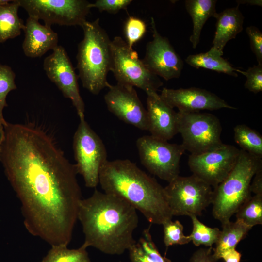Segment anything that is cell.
Segmentation results:
<instances>
[{
  "label": "cell",
  "mask_w": 262,
  "mask_h": 262,
  "mask_svg": "<svg viewBox=\"0 0 262 262\" xmlns=\"http://www.w3.org/2000/svg\"><path fill=\"white\" fill-rule=\"evenodd\" d=\"M4 127L0 162L21 203L24 226L51 246H68L82 199L75 164L40 128Z\"/></svg>",
  "instance_id": "6da1fadb"
},
{
  "label": "cell",
  "mask_w": 262,
  "mask_h": 262,
  "mask_svg": "<svg viewBox=\"0 0 262 262\" xmlns=\"http://www.w3.org/2000/svg\"><path fill=\"white\" fill-rule=\"evenodd\" d=\"M77 219L82 226L85 248L93 247L110 255H120L135 243L138 226L137 210L116 196L95 189L82 199Z\"/></svg>",
  "instance_id": "7a4b0ae2"
},
{
  "label": "cell",
  "mask_w": 262,
  "mask_h": 262,
  "mask_svg": "<svg viewBox=\"0 0 262 262\" xmlns=\"http://www.w3.org/2000/svg\"><path fill=\"white\" fill-rule=\"evenodd\" d=\"M99 183L105 193L124 199L151 224L162 225L173 216L164 188L129 160H107Z\"/></svg>",
  "instance_id": "3957f363"
},
{
  "label": "cell",
  "mask_w": 262,
  "mask_h": 262,
  "mask_svg": "<svg viewBox=\"0 0 262 262\" xmlns=\"http://www.w3.org/2000/svg\"><path fill=\"white\" fill-rule=\"evenodd\" d=\"M83 38L76 56L78 77L82 86L97 95L107 87V76L111 64V41L100 26L99 19L85 21L81 27Z\"/></svg>",
  "instance_id": "277c9868"
},
{
  "label": "cell",
  "mask_w": 262,
  "mask_h": 262,
  "mask_svg": "<svg viewBox=\"0 0 262 262\" xmlns=\"http://www.w3.org/2000/svg\"><path fill=\"white\" fill-rule=\"evenodd\" d=\"M262 168V159L240 149L237 162L227 177L213 190L212 213L221 224L230 221L251 195L254 175Z\"/></svg>",
  "instance_id": "5b68a950"
},
{
  "label": "cell",
  "mask_w": 262,
  "mask_h": 262,
  "mask_svg": "<svg viewBox=\"0 0 262 262\" xmlns=\"http://www.w3.org/2000/svg\"><path fill=\"white\" fill-rule=\"evenodd\" d=\"M111 71L118 83L136 87L146 93L156 91L163 85L158 76L153 74L120 36L111 41Z\"/></svg>",
  "instance_id": "8992f818"
},
{
  "label": "cell",
  "mask_w": 262,
  "mask_h": 262,
  "mask_svg": "<svg viewBox=\"0 0 262 262\" xmlns=\"http://www.w3.org/2000/svg\"><path fill=\"white\" fill-rule=\"evenodd\" d=\"M178 131L182 139L181 145L191 154L196 155L217 148L222 127L218 118L208 113L178 111Z\"/></svg>",
  "instance_id": "52a82bcc"
},
{
  "label": "cell",
  "mask_w": 262,
  "mask_h": 262,
  "mask_svg": "<svg viewBox=\"0 0 262 262\" xmlns=\"http://www.w3.org/2000/svg\"><path fill=\"white\" fill-rule=\"evenodd\" d=\"M164 188L173 216H199L212 203V187L193 174L179 175Z\"/></svg>",
  "instance_id": "ba28073f"
},
{
  "label": "cell",
  "mask_w": 262,
  "mask_h": 262,
  "mask_svg": "<svg viewBox=\"0 0 262 262\" xmlns=\"http://www.w3.org/2000/svg\"><path fill=\"white\" fill-rule=\"evenodd\" d=\"M73 148L77 173L82 176L87 187H96L100 169L108 160L107 154L102 140L85 118L80 119L73 137Z\"/></svg>",
  "instance_id": "9c48e42d"
},
{
  "label": "cell",
  "mask_w": 262,
  "mask_h": 262,
  "mask_svg": "<svg viewBox=\"0 0 262 262\" xmlns=\"http://www.w3.org/2000/svg\"><path fill=\"white\" fill-rule=\"evenodd\" d=\"M136 146L141 164L150 173L168 182L179 175L180 159L185 151L181 144L150 135L138 138Z\"/></svg>",
  "instance_id": "30bf717a"
},
{
  "label": "cell",
  "mask_w": 262,
  "mask_h": 262,
  "mask_svg": "<svg viewBox=\"0 0 262 262\" xmlns=\"http://www.w3.org/2000/svg\"><path fill=\"white\" fill-rule=\"evenodd\" d=\"M29 16L45 25L82 27L86 21L90 2L85 0H19Z\"/></svg>",
  "instance_id": "8fae6325"
},
{
  "label": "cell",
  "mask_w": 262,
  "mask_h": 262,
  "mask_svg": "<svg viewBox=\"0 0 262 262\" xmlns=\"http://www.w3.org/2000/svg\"><path fill=\"white\" fill-rule=\"evenodd\" d=\"M240 151L234 146L223 144L202 153L190 154L188 164L193 175L215 188L232 170Z\"/></svg>",
  "instance_id": "7c38bea8"
},
{
  "label": "cell",
  "mask_w": 262,
  "mask_h": 262,
  "mask_svg": "<svg viewBox=\"0 0 262 262\" xmlns=\"http://www.w3.org/2000/svg\"><path fill=\"white\" fill-rule=\"evenodd\" d=\"M46 57L43 68L48 78L70 99L80 118H84L85 105L80 93L77 76L65 49L58 45Z\"/></svg>",
  "instance_id": "4fadbf2b"
},
{
  "label": "cell",
  "mask_w": 262,
  "mask_h": 262,
  "mask_svg": "<svg viewBox=\"0 0 262 262\" xmlns=\"http://www.w3.org/2000/svg\"><path fill=\"white\" fill-rule=\"evenodd\" d=\"M104 99L109 111L118 118L142 131H148L147 111L133 87L108 83Z\"/></svg>",
  "instance_id": "5bb4252c"
},
{
  "label": "cell",
  "mask_w": 262,
  "mask_h": 262,
  "mask_svg": "<svg viewBox=\"0 0 262 262\" xmlns=\"http://www.w3.org/2000/svg\"><path fill=\"white\" fill-rule=\"evenodd\" d=\"M153 39L146 45L143 61L154 74L168 81L179 78L183 62L177 53L168 39L159 33L154 19L151 18Z\"/></svg>",
  "instance_id": "9a60e30c"
},
{
  "label": "cell",
  "mask_w": 262,
  "mask_h": 262,
  "mask_svg": "<svg viewBox=\"0 0 262 262\" xmlns=\"http://www.w3.org/2000/svg\"><path fill=\"white\" fill-rule=\"evenodd\" d=\"M160 96L169 106L178 108L180 112H196L222 108L236 109L214 93L199 88H164Z\"/></svg>",
  "instance_id": "2e32d148"
},
{
  "label": "cell",
  "mask_w": 262,
  "mask_h": 262,
  "mask_svg": "<svg viewBox=\"0 0 262 262\" xmlns=\"http://www.w3.org/2000/svg\"><path fill=\"white\" fill-rule=\"evenodd\" d=\"M146 94L148 131L153 137L166 141L171 139L178 133L177 112L156 91H148Z\"/></svg>",
  "instance_id": "e0dca14e"
},
{
  "label": "cell",
  "mask_w": 262,
  "mask_h": 262,
  "mask_svg": "<svg viewBox=\"0 0 262 262\" xmlns=\"http://www.w3.org/2000/svg\"><path fill=\"white\" fill-rule=\"evenodd\" d=\"M25 37L22 49L25 55L31 58L40 57L58 46L57 33L51 26L41 24L39 20L29 16L23 30Z\"/></svg>",
  "instance_id": "ac0fdd59"
},
{
  "label": "cell",
  "mask_w": 262,
  "mask_h": 262,
  "mask_svg": "<svg viewBox=\"0 0 262 262\" xmlns=\"http://www.w3.org/2000/svg\"><path fill=\"white\" fill-rule=\"evenodd\" d=\"M214 17L217 21L212 48L223 55L227 43L235 38L243 30L244 17L238 5L217 13Z\"/></svg>",
  "instance_id": "d6986e66"
},
{
  "label": "cell",
  "mask_w": 262,
  "mask_h": 262,
  "mask_svg": "<svg viewBox=\"0 0 262 262\" xmlns=\"http://www.w3.org/2000/svg\"><path fill=\"white\" fill-rule=\"evenodd\" d=\"M215 0H186L185 5L186 11L191 16L193 25V32L190 41L193 49H196L200 41L203 27L210 17H214L216 11Z\"/></svg>",
  "instance_id": "ffe728a7"
},
{
  "label": "cell",
  "mask_w": 262,
  "mask_h": 262,
  "mask_svg": "<svg viewBox=\"0 0 262 262\" xmlns=\"http://www.w3.org/2000/svg\"><path fill=\"white\" fill-rule=\"evenodd\" d=\"M222 56L217 50L211 47L206 52L189 55L185 62L196 68L210 69L233 77H237L238 72L242 73L243 70L234 67Z\"/></svg>",
  "instance_id": "44dd1931"
},
{
  "label": "cell",
  "mask_w": 262,
  "mask_h": 262,
  "mask_svg": "<svg viewBox=\"0 0 262 262\" xmlns=\"http://www.w3.org/2000/svg\"><path fill=\"white\" fill-rule=\"evenodd\" d=\"M222 227L215 247L213 249V256L216 261L220 259L224 252L235 248L252 229L237 220L234 222H227L222 224Z\"/></svg>",
  "instance_id": "7402d4cb"
},
{
  "label": "cell",
  "mask_w": 262,
  "mask_h": 262,
  "mask_svg": "<svg viewBox=\"0 0 262 262\" xmlns=\"http://www.w3.org/2000/svg\"><path fill=\"white\" fill-rule=\"evenodd\" d=\"M19 7V0L0 6V43L18 36L24 29L23 20L18 15Z\"/></svg>",
  "instance_id": "603a6c76"
},
{
  "label": "cell",
  "mask_w": 262,
  "mask_h": 262,
  "mask_svg": "<svg viewBox=\"0 0 262 262\" xmlns=\"http://www.w3.org/2000/svg\"><path fill=\"white\" fill-rule=\"evenodd\" d=\"M150 227L143 230L138 240L128 250L131 262H171L159 252L150 232Z\"/></svg>",
  "instance_id": "cb8c5ba5"
},
{
  "label": "cell",
  "mask_w": 262,
  "mask_h": 262,
  "mask_svg": "<svg viewBox=\"0 0 262 262\" xmlns=\"http://www.w3.org/2000/svg\"><path fill=\"white\" fill-rule=\"evenodd\" d=\"M234 139L241 149L254 156L262 158V136L258 131L245 124L234 128Z\"/></svg>",
  "instance_id": "d4e9b609"
},
{
  "label": "cell",
  "mask_w": 262,
  "mask_h": 262,
  "mask_svg": "<svg viewBox=\"0 0 262 262\" xmlns=\"http://www.w3.org/2000/svg\"><path fill=\"white\" fill-rule=\"evenodd\" d=\"M66 245L51 246L47 255L39 262H91L86 248L69 249Z\"/></svg>",
  "instance_id": "484cf974"
},
{
  "label": "cell",
  "mask_w": 262,
  "mask_h": 262,
  "mask_svg": "<svg viewBox=\"0 0 262 262\" xmlns=\"http://www.w3.org/2000/svg\"><path fill=\"white\" fill-rule=\"evenodd\" d=\"M236 220L252 228L262 224V195L248 198L235 213Z\"/></svg>",
  "instance_id": "4316f807"
},
{
  "label": "cell",
  "mask_w": 262,
  "mask_h": 262,
  "mask_svg": "<svg viewBox=\"0 0 262 262\" xmlns=\"http://www.w3.org/2000/svg\"><path fill=\"white\" fill-rule=\"evenodd\" d=\"M193 225V229L188 235L190 241L194 245L198 246L202 245L212 247L216 243L220 230L218 228H211L201 222L196 216L190 217Z\"/></svg>",
  "instance_id": "83f0119b"
},
{
  "label": "cell",
  "mask_w": 262,
  "mask_h": 262,
  "mask_svg": "<svg viewBox=\"0 0 262 262\" xmlns=\"http://www.w3.org/2000/svg\"><path fill=\"white\" fill-rule=\"evenodd\" d=\"M16 74L11 67L0 63V124L5 126L7 122L3 117V109L8 106L6 98L8 93L17 89Z\"/></svg>",
  "instance_id": "f1b7e54d"
},
{
  "label": "cell",
  "mask_w": 262,
  "mask_h": 262,
  "mask_svg": "<svg viewBox=\"0 0 262 262\" xmlns=\"http://www.w3.org/2000/svg\"><path fill=\"white\" fill-rule=\"evenodd\" d=\"M162 225L164 230V243L168 247L175 245H185L191 241L183 233V226L179 220H168Z\"/></svg>",
  "instance_id": "f546056e"
},
{
  "label": "cell",
  "mask_w": 262,
  "mask_h": 262,
  "mask_svg": "<svg viewBox=\"0 0 262 262\" xmlns=\"http://www.w3.org/2000/svg\"><path fill=\"white\" fill-rule=\"evenodd\" d=\"M145 22L139 18L130 16L125 24V33L126 41L130 49H132L134 43L138 41L146 32Z\"/></svg>",
  "instance_id": "4dcf8cb0"
},
{
  "label": "cell",
  "mask_w": 262,
  "mask_h": 262,
  "mask_svg": "<svg viewBox=\"0 0 262 262\" xmlns=\"http://www.w3.org/2000/svg\"><path fill=\"white\" fill-rule=\"evenodd\" d=\"M242 74L245 76L246 80L245 88L255 94L262 91V65L257 64L249 67Z\"/></svg>",
  "instance_id": "1f68e13d"
},
{
  "label": "cell",
  "mask_w": 262,
  "mask_h": 262,
  "mask_svg": "<svg viewBox=\"0 0 262 262\" xmlns=\"http://www.w3.org/2000/svg\"><path fill=\"white\" fill-rule=\"evenodd\" d=\"M132 1L131 0H97L93 3H90L89 7L96 8L100 12L115 14L126 9Z\"/></svg>",
  "instance_id": "d6a6232c"
},
{
  "label": "cell",
  "mask_w": 262,
  "mask_h": 262,
  "mask_svg": "<svg viewBox=\"0 0 262 262\" xmlns=\"http://www.w3.org/2000/svg\"><path fill=\"white\" fill-rule=\"evenodd\" d=\"M250 47L255 54L258 64L262 65V33L256 27L250 26L246 28Z\"/></svg>",
  "instance_id": "836d02e7"
},
{
  "label": "cell",
  "mask_w": 262,
  "mask_h": 262,
  "mask_svg": "<svg viewBox=\"0 0 262 262\" xmlns=\"http://www.w3.org/2000/svg\"><path fill=\"white\" fill-rule=\"evenodd\" d=\"M212 250V247L199 249L194 252L189 262H216Z\"/></svg>",
  "instance_id": "e575fe53"
},
{
  "label": "cell",
  "mask_w": 262,
  "mask_h": 262,
  "mask_svg": "<svg viewBox=\"0 0 262 262\" xmlns=\"http://www.w3.org/2000/svg\"><path fill=\"white\" fill-rule=\"evenodd\" d=\"M250 189L251 192L254 195H262V168H260L253 177Z\"/></svg>",
  "instance_id": "d590c367"
},
{
  "label": "cell",
  "mask_w": 262,
  "mask_h": 262,
  "mask_svg": "<svg viewBox=\"0 0 262 262\" xmlns=\"http://www.w3.org/2000/svg\"><path fill=\"white\" fill-rule=\"evenodd\" d=\"M221 258L223 259L225 262H240L241 254L235 248H233L224 252L221 255Z\"/></svg>",
  "instance_id": "8d00e7d4"
},
{
  "label": "cell",
  "mask_w": 262,
  "mask_h": 262,
  "mask_svg": "<svg viewBox=\"0 0 262 262\" xmlns=\"http://www.w3.org/2000/svg\"><path fill=\"white\" fill-rule=\"evenodd\" d=\"M236 2L238 3V6L241 4H246L252 6L256 5L261 7L262 5V1L261 0H236Z\"/></svg>",
  "instance_id": "74e56055"
},
{
  "label": "cell",
  "mask_w": 262,
  "mask_h": 262,
  "mask_svg": "<svg viewBox=\"0 0 262 262\" xmlns=\"http://www.w3.org/2000/svg\"><path fill=\"white\" fill-rule=\"evenodd\" d=\"M5 138V134L4 127L3 125L0 124V162L1 160V154Z\"/></svg>",
  "instance_id": "f35d334b"
},
{
  "label": "cell",
  "mask_w": 262,
  "mask_h": 262,
  "mask_svg": "<svg viewBox=\"0 0 262 262\" xmlns=\"http://www.w3.org/2000/svg\"><path fill=\"white\" fill-rule=\"evenodd\" d=\"M12 0H0V6L7 5L10 3Z\"/></svg>",
  "instance_id": "ab89813d"
}]
</instances>
